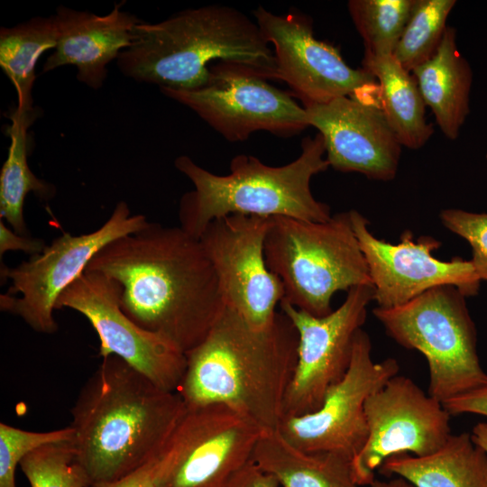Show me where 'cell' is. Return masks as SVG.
I'll return each mask as SVG.
<instances>
[{"label": "cell", "instance_id": "cell-1", "mask_svg": "<svg viewBox=\"0 0 487 487\" xmlns=\"http://www.w3.org/2000/svg\"><path fill=\"white\" fill-rule=\"evenodd\" d=\"M86 271L114 281L123 311L185 354L205 339L225 306L200 240L180 226L149 222L102 248Z\"/></svg>", "mask_w": 487, "mask_h": 487}, {"label": "cell", "instance_id": "cell-2", "mask_svg": "<svg viewBox=\"0 0 487 487\" xmlns=\"http://www.w3.org/2000/svg\"><path fill=\"white\" fill-rule=\"evenodd\" d=\"M187 407L115 355L103 358L71 409V446L89 487L154 460Z\"/></svg>", "mask_w": 487, "mask_h": 487}, {"label": "cell", "instance_id": "cell-3", "mask_svg": "<svg viewBox=\"0 0 487 487\" xmlns=\"http://www.w3.org/2000/svg\"><path fill=\"white\" fill-rule=\"evenodd\" d=\"M299 334L281 311L268 327H252L225 303L205 339L186 354L178 393L188 408L224 404L275 429L298 359Z\"/></svg>", "mask_w": 487, "mask_h": 487}, {"label": "cell", "instance_id": "cell-4", "mask_svg": "<svg viewBox=\"0 0 487 487\" xmlns=\"http://www.w3.org/2000/svg\"><path fill=\"white\" fill-rule=\"evenodd\" d=\"M214 61L239 63L278 80L273 51L257 23L219 5L186 9L155 23L142 21L116 65L137 82L193 90L207 82Z\"/></svg>", "mask_w": 487, "mask_h": 487}, {"label": "cell", "instance_id": "cell-5", "mask_svg": "<svg viewBox=\"0 0 487 487\" xmlns=\"http://www.w3.org/2000/svg\"><path fill=\"white\" fill-rule=\"evenodd\" d=\"M174 165L194 185L179 201L180 227L198 238L212 221L230 216H289L309 222L331 218L330 207L317 200L310 189L313 176L329 164L320 133L305 137L293 161L269 166L252 155L239 154L230 161V173L217 175L187 155Z\"/></svg>", "mask_w": 487, "mask_h": 487}, {"label": "cell", "instance_id": "cell-6", "mask_svg": "<svg viewBox=\"0 0 487 487\" xmlns=\"http://www.w3.org/2000/svg\"><path fill=\"white\" fill-rule=\"evenodd\" d=\"M264 255L268 269L283 284L282 300L315 317L333 311L337 291L372 286L349 212L325 222L271 216Z\"/></svg>", "mask_w": 487, "mask_h": 487}, {"label": "cell", "instance_id": "cell-7", "mask_svg": "<svg viewBox=\"0 0 487 487\" xmlns=\"http://www.w3.org/2000/svg\"><path fill=\"white\" fill-rule=\"evenodd\" d=\"M372 313L395 342L426 357L428 394L441 403L487 383L475 325L465 296L455 286H438L403 305L377 307Z\"/></svg>", "mask_w": 487, "mask_h": 487}, {"label": "cell", "instance_id": "cell-8", "mask_svg": "<svg viewBox=\"0 0 487 487\" xmlns=\"http://www.w3.org/2000/svg\"><path fill=\"white\" fill-rule=\"evenodd\" d=\"M148 224L143 215L132 216L128 205L120 201L95 231L79 235L64 233L18 266L1 265V279L11 280L7 292L0 296L1 310L18 316L36 332L53 334L58 329L53 311L63 291L102 248Z\"/></svg>", "mask_w": 487, "mask_h": 487}, {"label": "cell", "instance_id": "cell-9", "mask_svg": "<svg viewBox=\"0 0 487 487\" xmlns=\"http://www.w3.org/2000/svg\"><path fill=\"white\" fill-rule=\"evenodd\" d=\"M264 430L224 404L187 407L154 459L156 486L225 487Z\"/></svg>", "mask_w": 487, "mask_h": 487}, {"label": "cell", "instance_id": "cell-10", "mask_svg": "<svg viewBox=\"0 0 487 487\" xmlns=\"http://www.w3.org/2000/svg\"><path fill=\"white\" fill-rule=\"evenodd\" d=\"M268 80L247 66L218 61L209 66L208 80L201 87L160 90L191 109L228 142H244L258 131L289 137L308 128L305 107Z\"/></svg>", "mask_w": 487, "mask_h": 487}, {"label": "cell", "instance_id": "cell-11", "mask_svg": "<svg viewBox=\"0 0 487 487\" xmlns=\"http://www.w3.org/2000/svg\"><path fill=\"white\" fill-rule=\"evenodd\" d=\"M253 14L272 46L278 80L287 83L303 106L342 96L379 103L376 78L363 68L350 67L338 49L317 39L308 16L296 11L278 15L262 6Z\"/></svg>", "mask_w": 487, "mask_h": 487}, {"label": "cell", "instance_id": "cell-12", "mask_svg": "<svg viewBox=\"0 0 487 487\" xmlns=\"http://www.w3.org/2000/svg\"><path fill=\"white\" fill-rule=\"evenodd\" d=\"M372 300V286L354 287L342 305L325 317L312 316L280 301V311L299 334L297 364L285 395L283 417L317 411L327 391L345 377L356 333L365 322Z\"/></svg>", "mask_w": 487, "mask_h": 487}, {"label": "cell", "instance_id": "cell-13", "mask_svg": "<svg viewBox=\"0 0 487 487\" xmlns=\"http://www.w3.org/2000/svg\"><path fill=\"white\" fill-rule=\"evenodd\" d=\"M368 435L352 460L356 484L370 485L389 457L411 453L425 456L441 448L451 436L450 414L443 403L407 376L396 374L364 403Z\"/></svg>", "mask_w": 487, "mask_h": 487}, {"label": "cell", "instance_id": "cell-14", "mask_svg": "<svg viewBox=\"0 0 487 487\" xmlns=\"http://www.w3.org/2000/svg\"><path fill=\"white\" fill-rule=\"evenodd\" d=\"M83 315L100 340L99 355H115L159 388L178 391L186 354L166 337L143 329L121 308L118 289L106 276L85 271L59 298L55 309Z\"/></svg>", "mask_w": 487, "mask_h": 487}, {"label": "cell", "instance_id": "cell-15", "mask_svg": "<svg viewBox=\"0 0 487 487\" xmlns=\"http://www.w3.org/2000/svg\"><path fill=\"white\" fill-rule=\"evenodd\" d=\"M371 352V339L361 328L349 369L327 391L322 406L308 414L281 418L277 429L287 441L306 452H337L352 460L355 457L368 435L366 399L400 370L393 358L374 363Z\"/></svg>", "mask_w": 487, "mask_h": 487}, {"label": "cell", "instance_id": "cell-16", "mask_svg": "<svg viewBox=\"0 0 487 487\" xmlns=\"http://www.w3.org/2000/svg\"><path fill=\"white\" fill-rule=\"evenodd\" d=\"M269 218L226 216L208 224L199 237L225 303L256 329L273 323L284 298L283 284L264 255Z\"/></svg>", "mask_w": 487, "mask_h": 487}, {"label": "cell", "instance_id": "cell-17", "mask_svg": "<svg viewBox=\"0 0 487 487\" xmlns=\"http://www.w3.org/2000/svg\"><path fill=\"white\" fill-rule=\"evenodd\" d=\"M348 212L368 265L378 307H398L444 285L455 286L465 297L478 293L481 280L471 261L455 257L444 262L432 254L441 245L438 240L423 235L414 241L412 233L407 230L400 243L393 244L375 237L369 230V221L360 212Z\"/></svg>", "mask_w": 487, "mask_h": 487}, {"label": "cell", "instance_id": "cell-18", "mask_svg": "<svg viewBox=\"0 0 487 487\" xmlns=\"http://www.w3.org/2000/svg\"><path fill=\"white\" fill-rule=\"evenodd\" d=\"M304 107L323 138L329 167L381 181L396 177L402 145L378 102L342 96Z\"/></svg>", "mask_w": 487, "mask_h": 487}, {"label": "cell", "instance_id": "cell-19", "mask_svg": "<svg viewBox=\"0 0 487 487\" xmlns=\"http://www.w3.org/2000/svg\"><path fill=\"white\" fill-rule=\"evenodd\" d=\"M122 6L115 4L105 15L59 6L53 14L57 43L42 72L73 65L78 81L99 89L107 77L108 64L129 47L133 30L142 22Z\"/></svg>", "mask_w": 487, "mask_h": 487}, {"label": "cell", "instance_id": "cell-20", "mask_svg": "<svg viewBox=\"0 0 487 487\" xmlns=\"http://www.w3.org/2000/svg\"><path fill=\"white\" fill-rule=\"evenodd\" d=\"M426 106L443 134L455 141L470 113L473 73L456 44V30L447 26L436 53L411 71Z\"/></svg>", "mask_w": 487, "mask_h": 487}, {"label": "cell", "instance_id": "cell-21", "mask_svg": "<svg viewBox=\"0 0 487 487\" xmlns=\"http://www.w3.org/2000/svg\"><path fill=\"white\" fill-rule=\"evenodd\" d=\"M378 471L386 477H401L415 487H487V454L471 433L451 434L433 454H398L387 458Z\"/></svg>", "mask_w": 487, "mask_h": 487}, {"label": "cell", "instance_id": "cell-22", "mask_svg": "<svg viewBox=\"0 0 487 487\" xmlns=\"http://www.w3.org/2000/svg\"><path fill=\"white\" fill-rule=\"evenodd\" d=\"M251 460L281 487H358L351 458L337 452L300 450L277 428L264 430Z\"/></svg>", "mask_w": 487, "mask_h": 487}, {"label": "cell", "instance_id": "cell-23", "mask_svg": "<svg viewBox=\"0 0 487 487\" xmlns=\"http://www.w3.org/2000/svg\"><path fill=\"white\" fill-rule=\"evenodd\" d=\"M362 68L379 86L380 107L402 147L418 150L434 133L426 116V104L411 72L392 55L364 53Z\"/></svg>", "mask_w": 487, "mask_h": 487}, {"label": "cell", "instance_id": "cell-24", "mask_svg": "<svg viewBox=\"0 0 487 487\" xmlns=\"http://www.w3.org/2000/svg\"><path fill=\"white\" fill-rule=\"evenodd\" d=\"M33 115L34 111L25 112L17 107L11 114V143L0 172V217L22 235H29L23 217L26 196L32 192L39 198L49 200L56 193L55 186L38 178L28 164L27 130Z\"/></svg>", "mask_w": 487, "mask_h": 487}, {"label": "cell", "instance_id": "cell-25", "mask_svg": "<svg viewBox=\"0 0 487 487\" xmlns=\"http://www.w3.org/2000/svg\"><path fill=\"white\" fill-rule=\"evenodd\" d=\"M56 43L53 15L37 16L1 28L0 66L16 90L18 109L33 111L32 88L37 61L46 51L54 50Z\"/></svg>", "mask_w": 487, "mask_h": 487}, {"label": "cell", "instance_id": "cell-26", "mask_svg": "<svg viewBox=\"0 0 487 487\" xmlns=\"http://www.w3.org/2000/svg\"><path fill=\"white\" fill-rule=\"evenodd\" d=\"M455 0H414L392 56L408 71L436 53L447 28Z\"/></svg>", "mask_w": 487, "mask_h": 487}, {"label": "cell", "instance_id": "cell-27", "mask_svg": "<svg viewBox=\"0 0 487 487\" xmlns=\"http://www.w3.org/2000/svg\"><path fill=\"white\" fill-rule=\"evenodd\" d=\"M414 0H350V17L363 39L364 53L392 55Z\"/></svg>", "mask_w": 487, "mask_h": 487}, {"label": "cell", "instance_id": "cell-28", "mask_svg": "<svg viewBox=\"0 0 487 487\" xmlns=\"http://www.w3.org/2000/svg\"><path fill=\"white\" fill-rule=\"evenodd\" d=\"M20 467L31 487H89L71 441L48 444L30 452Z\"/></svg>", "mask_w": 487, "mask_h": 487}, {"label": "cell", "instance_id": "cell-29", "mask_svg": "<svg viewBox=\"0 0 487 487\" xmlns=\"http://www.w3.org/2000/svg\"><path fill=\"white\" fill-rule=\"evenodd\" d=\"M70 426L48 432H33L0 424V487L15 486V470L30 452L48 444L69 442Z\"/></svg>", "mask_w": 487, "mask_h": 487}, {"label": "cell", "instance_id": "cell-30", "mask_svg": "<svg viewBox=\"0 0 487 487\" xmlns=\"http://www.w3.org/2000/svg\"><path fill=\"white\" fill-rule=\"evenodd\" d=\"M439 217L446 228L469 243L474 271L481 280H487V213L449 208L442 210Z\"/></svg>", "mask_w": 487, "mask_h": 487}, {"label": "cell", "instance_id": "cell-31", "mask_svg": "<svg viewBox=\"0 0 487 487\" xmlns=\"http://www.w3.org/2000/svg\"><path fill=\"white\" fill-rule=\"evenodd\" d=\"M443 405L451 416L475 414L487 417V383L456 396Z\"/></svg>", "mask_w": 487, "mask_h": 487}, {"label": "cell", "instance_id": "cell-32", "mask_svg": "<svg viewBox=\"0 0 487 487\" xmlns=\"http://www.w3.org/2000/svg\"><path fill=\"white\" fill-rule=\"evenodd\" d=\"M47 244L42 239L16 234L0 221V256L8 251H22L31 256L41 253Z\"/></svg>", "mask_w": 487, "mask_h": 487}, {"label": "cell", "instance_id": "cell-33", "mask_svg": "<svg viewBox=\"0 0 487 487\" xmlns=\"http://www.w3.org/2000/svg\"><path fill=\"white\" fill-rule=\"evenodd\" d=\"M225 487H280V483L251 460L232 475Z\"/></svg>", "mask_w": 487, "mask_h": 487}, {"label": "cell", "instance_id": "cell-34", "mask_svg": "<svg viewBox=\"0 0 487 487\" xmlns=\"http://www.w3.org/2000/svg\"><path fill=\"white\" fill-rule=\"evenodd\" d=\"M93 487H157L154 481V460L118 480Z\"/></svg>", "mask_w": 487, "mask_h": 487}, {"label": "cell", "instance_id": "cell-35", "mask_svg": "<svg viewBox=\"0 0 487 487\" xmlns=\"http://www.w3.org/2000/svg\"><path fill=\"white\" fill-rule=\"evenodd\" d=\"M471 434L473 441L487 454V423H477Z\"/></svg>", "mask_w": 487, "mask_h": 487}, {"label": "cell", "instance_id": "cell-36", "mask_svg": "<svg viewBox=\"0 0 487 487\" xmlns=\"http://www.w3.org/2000/svg\"><path fill=\"white\" fill-rule=\"evenodd\" d=\"M371 487H415L410 482L401 477H397L390 481H381L374 479L370 484Z\"/></svg>", "mask_w": 487, "mask_h": 487}]
</instances>
